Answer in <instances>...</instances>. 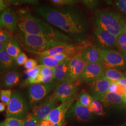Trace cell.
Returning a JSON list of instances; mask_svg holds the SVG:
<instances>
[{
    "label": "cell",
    "instance_id": "obj_27",
    "mask_svg": "<svg viewBox=\"0 0 126 126\" xmlns=\"http://www.w3.org/2000/svg\"><path fill=\"white\" fill-rule=\"evenodd\" d=\"M23 126H39L40 122L32 113H29L23 120Z\"/></svg>",
    "mask_w": 126,
    "mask_h": 126
},
{
    "label": "cell",
    "instance_id": "obj_6",
    "mask_svg": "<svg viewBox=\"0 0 126 126\" xmlns=\"http://www.w3.org/2000/svg\"><path fill=\"white\" fill-rule=\"evenodd\" d=\"M59 83L53 81L48 83H40L29 86L27 89V101L29 109H32L54 90Z\"/></svg>",
    "mask_w": 126,
    "mask_h": 126
},
{
    "label": "cell",
    "instance_id": "obj_34",
    "mask_svg": "<svg viewBox=\"0 0 126 126\" xmlns=\"http://www.w3.org/2000/svg\"><path fill=\"white\" fill-rule=\"evenodd\" d=\"M37 63L38 62L36 60L34 59H28L23 65V66L26 70H30L37 67L38 65Z\"/></svg>",
    "mask_w": 126,
    "mask_h": 126
},
{
    "label": "cell",
    "instance_id": "obj_52",
    "mask_svg": "<svg viewBox=\"0 0 126 126\" xmlns=\"http://www.w3.org/2000/svg\"><path fill=\"white\" fill-rule=\"evenodd\" d=\"M124 77L126 78V72H124Z\"/></svg>",
    "mask_w": 126,
    "mask_h": 126
},
{
    "label": "cell",
    "instance_id": "obj_43",
    "mask_svg": "<svg viewBox=\"0 0 126 126\" xmlns=\"http://www.w3.org/2000/svg\"><path fill=\"white\" fill-rule=\"evenodd\" d=\"M116 83L118 84H120L124 86L126 88V78L125 77H123L119 79Z\"/></svg>",
    "mask_w": 126,
    "mask_h": 126
},
{
    "label": "cell",
    "instance_id": "obj_55",
    "mask_svg": "<svg viewBox=\"0 0 126 126\" xmlns=\"http://www.w3.org/2000/svg\"><path fill=\"white\" fill-rule=\"evenodd\" d=\"M39 126H41L40 125H39Z\"/></svg>",
    "mask_w": 126,
    "mask_h": 126
},
{
    "label": "cell",
    "instance_id": "obj_54",
    "mask_svg": "<svg viewBox=\"0 0 126 126\" xmlns=\"http://www.w3.org/2000/svg\"></svg>",
    "mask_w": 126,
    "mask_h": 126
},
{
    "label": "cell",
    "instance_id": "obj_12",
    "mask_svg": "<svg viewBox=\"0 0 126 126\" xmlns=\"http://www.w3.org/2000/svg\"><path fill=\"white\" fill-rule=\"evenodd\" d=\"M105 67L102 63H87L79 80L85 83L104 77Z\"/></svg>",
    "mask_w": 126,
    "mask_h": 126
},
{
    "label": "cell",
    "instance_id": "obj_39",
    "mask_svg": "<svg viewBox=\"0 0 126 126\" xmlns=\"http://www.w3.org/2000/svg\"><path fill=\"white\" fill-rule=\"evenodd\" d=\"M126 87L122 85L117 84V89L115 93L124 97L126 92Z\"/></svg>",
    "mask_w": 126,
    "mask_h": 126
},
{
    "label": "cell",
    "instance_id": "obj_44",
    "mask_svg": "<svg viewBox=\"0 0 126 126\" xmlns=\"http://www.w3.org/2000/svg\"><path fill=\"white\" fill-rule=\"evenodd\" d=\"M121 24L122 27L124 30V32L126 33V20L124 19V18H122L121 21Z\"/></svg>",
    "mask_w": 126,
    "mask_h": 126
},
{
    "label": "cell",
    "instance_id": "obj_1",
    "mask_svg": "<svg viewBox=\"0 0 126 126\" xmlns=\"http://www.w3.org/2000/svg\"><path fill=\"white\" fill-rule=\"evenodd\" d=\"M36 12L48 22L65 32L72 40L82 43L86 40L89 23L86 15L75 5L55 8L48 5H39Z\"/></svg>",
    "mask_w": 126,
    "mask_h": 126
},
{
    "label": "cell",
    "instance_id": "obj_50",
    "mask_svg": "<svg viewBox=\"0 0 126 126\" xmlns=\"http://www.w3.org/2000/svg\"><path fill=\"white\" fill-rule=\"evenodd\" d=\"M124 98V99H125L126 100V92H125V95H124V97H123Z\"/></svg>",
    "mask_w": 126,
    "mask_h": 126
},
{
    "label": "cell",
    "instance_id": "obj_42",
    "mask_svg": "<svg viewBox=\"0 0 126 126\" xmlns=\"http://www.w3.org/2000/svg\"><path fill=\"white\" fill-rule=\"evenodd\" d=\"M6 1L3 0H0V9H1L2 10H4L6 9L7 8V2H5Z\"/></svg>",
    "mask_w": 126,
    "mask_h": 126
},
{
    "label": "cell",
    "instance_id": "obj_9",
    "mask_svg": "<svg viewBox=\"0 0 126 126\" xmlns=\"http://www.w3.org/2000/svg\"><path fill=\"white\" fill-rule=\"evenodd\" d=\"M111 82L105 77L85 83L88 93L91 97L99 101L108 92Z\"/></svg>",
    "mask_w": 126,
    "mask_h": 126
},
{
    "label": "cell",
    "instance_id": "obj_26",
    "mask_svg": "<svg viewBox=\"0 0 126 126\" xmlns=\"http://www.w3.org/2000/svg\"><path fill=\"white\" fill-rule=\"evenodd\" d=\"M93 99V98L87 92L83 91L79 95L77 101L82 106L88 108Z\"/></svg>",
    "mask_w": 126,
    "mask_h": 126
},
{
    "label": "cell",
    "instance_id": "obj_10",
    "mask_svg": "<svg viewBox=\"0 0 126 126\" xmlns=\"http://www.w3.org/2000/svg\"><path fill=\"white\" fill-rule=\"evenodd\" d=\"M95 45L100 49L114 50L116 49L117 37L100 28L96 27L94 32Z\"/></svg>",
    "mask_w": 126,
    "mask_h": 126
},
{
    "label": "cell",
    "instance_id": "obj_47",
    "mask_svg": "<svg viewBox=\"0 0 126 126\" xmlns=\"http://www.w3.org/2000/svg\"><path fill=\"white\" fill-rule=\"evenodd\" d=\"M120 53L122 55L123 58L124 59V60L126 64V52L125 51H119Z\"/></svg>",
    "mask_w": 126,
    "mask_h": 126
},
{
    "label": "cell",
    "instance_id": "obj_30",
    "mask_svg": "<svg viewBox=\"0 0 126 126\" xmlns=\"http://www.w3.org/2000/svg\"><path fill=\"white\" fill-rule=\"evenodd\" d=\"M50 1L56 5L59 6H71L74 5L77 3L79 2V0H52Z\"/></svg>",
    "mask_w": 126,
    "mask_h": 126
},
{
    "label": "cell",
    "instance_id": "obj_29",
    "mask_svg": "<svg viewBox=\"0 0 126 126\" xmlns=\"http://www.w3.org/2000/svg\"><path fill=\"white\" fill-rule=\"evenodd\" d=\"M2 123L5 126H23V120L13 117L7 118Z\"/></svg>",
    "mask_w": 126,
    "mask_h": 126
},
{
    "label": "cell",
    "instance_id": "obj_21",
    "mask_svg": "<svg viewBox=\"0 0 126 126\" xmlns=\"http://www.w3.org/2000/svg\"><path fill=\"white\" fill-rule=\"evenodd\" d=\"M4 50L11 58L16 60L17 57L22 51L19 41L14 36L6 44Z\"/></svg>",
    "mask_w": 126,
    "mask_h": 126
},
{
    "label": "cell",
    "instance_id": "obj_37",
    "mask_svg": "<svg viewBox=\"0 0 126 126\" xmlns=\"http://www.w3.org/2000/svg\"><path fill=\"white\" fill-rule=\"evenodd\" d=\"M125 45H126V33L125 32H123L117 36L116 48L118 46Z\"/></svg>",
    "mask_w": 126,
    "mask_h": 126
},
{
    "label": "cell",
    "instance_id": "obj_4",
    "mask_svg": "<svg viewBox=\"0 0 126 126\" xmlns=\"http://www.w3.org/2000/svg\"><path fill=\"white\" fill-rule=\"evenodd\" d=\"M123 17L120 14L109 9L96 11L92 21L96 27L107 31L114 36H118L124 32L121 21Z\"/></svg>",
    "mask_w": 126,
    "mask_h": 126
},
{
    "label": "cell",
    "instance_id": "obj_25",
    "mask_svg": "<svg viewBox=\"0 0 126 126\" xmlns=\"http://www.w3.org/2000/svg\"><path fill=\"white\" fill-rule=\"evenodd\" d=\"M88 109L91 113H94L98 115H104L105 114L102 104L94 99L92 100Z\"/></svg>",
    "mask_w": 126,
    "mask_h": 126
},
{
    "label": "cell",
    "instance_id": "obj_53",
    "mask_svg": "<svg viewBox=\"0 0 126 126\" xmlns=\"http://www.w3.org/2000/svg\"><path fill=\"white\" fill-rule=\"evenodd\" d=\"M1 82L0 79V87H1Z\"/></svg>",
    "mask_w": 126,
    "mask_h": 126
},
{
    "label": "cell",
    "instance_id": "obj_18",
    "mask_svg": "<svg viewBox=\"0 0 126 126\" xmlns=\"http://www.w3.org/2000/svg\"><path fill=\"white\" fill-rule=\"evenodd\" d=\"M71 59H68L54 68V81L60 83L69 79L70 75L69 64Z\"/></svg>",
    "mask_w": 126,
    "mask_h": 126
},
{
    "label": "cell",
    "instance_id": "obj_32",
    "mask_svg": "<svg viewBox=\"0 0 126 126\" xmlns=\"http://www.w3.org/2000/svg\"><path fill=\"white\" fill-rule=\"evenodd\" d=\"M82 59V58L81 56V53L77 55L71 59L69 64L70 72L72 70L73 68L75 67L77 64Z\"/></svg>",
    "mask_w": 126,
    "mask_h": 126
},
{
    "label": "cell",
    "instance_id": "obj_5",
    "mask_svg": "<svg viewBox=\"0 0 126 126\" xmlns=\"http://www.w3.org/2000/svg\"><path fill=\"white\" fill-rule=\"evenodd\" d=\"M27 100L20 91L12 92L10 101L6 109V116L23 120L29 113Z\"/></svg>",
    "mask_w": 126,
    "mask_h": 126
},
{
    "label": "cell",
    "instance_id": "obj_36",
    "mask_svg": "<svg viewBox=\"0 0 126 126\" xmlns=\"http://www.w3.org/2000/svg\"><path fill=\"white\" fill-rule=\"evenodd\" d=\"M27 59L28 58L26 54H25L24 52H22L16 59V61L18 65L21 66L24 64V63L27 61Z\"/></svg>",
    "mask_w": 126,
    "mask_h": 126
},
{
    "label": "cell",
    "instance_id": "obj_14",
    "mask_svg": "<svg viewBox=\"0 0 126 126\" xmlns=\"http://www.w3.org/2000/svg\"><path fill=\"white\" fill-rule=\"evenodd\" d=\"M17 16L10 9L4 10L0 16V29L14 32L17 26Z\"/></svg>",
    "mask_w": 126,
    "mask_h": 126
},
{
    "label": "cell",
    "instance_id": "obj_51",
    "mask_svg": "<svg viewBox=\"0 0 126 126\" xmlns=\"http://www.w3.org/2000/svg\"><path fill=\"white\" fill-rule=\"evenodd\" d=\"M2 11H3V10H2L1 9H0V15H1V14L2 13Z\"/></svg>",
    "mask_w": 126,
    "mask_h": 126
},
{
    "label": "cell",
    "instance_id": "obj_17",
    "mask_svg": "<svg viewBox=\"0 0 126 126\" xmlns=\"http://www.w3.org/2000/svg\"><path fill=\"white\" fill-rule=\"evenodd\" d=\"M82 58L87 63H102L99 49L95 45H90L81 53Z\"/></svg>",
    "mask_w": 126,
    "mask_h": 126
},
{
    "label": "cell",
    "instance_id": "obj_46",
    "mask_svg": "<svg viewBox=\"0 0 126 126\" xmlns=\"http://www.w3.org/2000/svg\"><path fill=\"white\" fill-rule=\"evenodd\" d=\"M5 109H6V106L1 102H0V113L3 112L5 111Z\"/></svg>",
    "mask_w": 126,
    "mask_h": 126
},
{
    "label": "cell",
    "instance_id": "obj_2",
    "mask_svg": "<svg viewBox=\"0 0 126 126\" xmlns=\"http://www.w3.org/2000/svg\"><path fill=\"white\" fill-rule=\"evenodd\" d=\"M19 32L24 34L57 38L72 44V40L48 23L33 16L28 11L20 10L17 19Z\"/></svg>",
    "mask_w": 126,
    "mask_h": 126
},
{
    "label": "cell",
    "instance_id": "obj_35",
    "mask_svg": "<svg viewBox=\"0 0 126 126\" xmlns=\"http://www.w3.org/2000/svg\"><path fill=\"white\" fill-rule=\"evenodd\" d=\"M82 2L90 9H95L98 7L99 2V0H83Z\"/></svg>",
    "mask_w": 126,
    "mask_h": 126
},
{
    "label": "cell",
    "instance_id": "obj_13",
    "mask_svg": "<svg viewBox=\"0 0 126 126\" xmlns=\"http://www.w3.org/2000/svg\"><path fill=\"white\" fill-rule=\"evenodd\" d=\"M77 86L75 83L69 79L59 83L54 89L57 98L59 101L63 103L75 96Z\"/></svg>",
    "mask_w": 126,
    "mask_h": 126
},
{
    "label": "cell",
    "instance_id": "obj_16",
    "mask_svg": "<svg viewBox=\"0 0 126 126\" xmlns=\"http://www.w3.org/2000/svg\"><path fill=\"white\" fill-rule=\"evenodd\" d=\"M71 114L78 122H87L92 118V115L88 108L82 106L77 101L69 109Z\"/></svg>",
    "mask_w": 126,
    "mask_h": 126
},
{
    "label": "cell",
    "instance_id": "obj_11",
    "mask_svg": "<svg viewBox=\"0 0 126 126\" xmlns=\"http://www.w3.org/2000/svg\"><path fill=\"white\" fill-rule=\"evenodd\" d=\"M75 96L67 101L62 103L53 109L45 119L49 120L54 123V126H62L68 111L72 106Z\"/></svg>",
    "mask_w": 126,
    "mask_h": 126
},
{
    "label": "cell",
    "instance_id": "obj_40",
    "mask_svg": "<svg viewBox=\"0 0 126 126\" xmlns=\"http://www.w3.org/2000/svg\"><path fill=\"white\" fill-rule=\"evenodd\" d=\"M117 89V83L112 82V83H111V84H110V85L109 89H108V92L115 93L116 92Z\"/></svg>",
    "mask_w": 126,
    "mask_h": 126
},
{
    "label": "cell",
    "instance_id": "obj_15",
    "mask_svg": "<svg viewBox=\"0 0 126 126\" xmlns=\"http://www.w3.org/2000/svg\"><path fill=\"white\" fill-rule=\"evenodd\" d=\"M99 102L106 108H126V100L123 96L116 93L108 92Z\"/></svg>",
    "mask_w": 126,
    "mask_h": 126
},
{
    "label": "cell",
    "instance_id": "obj_23",
    "mask_svg": "<svg viewBox=\"0 0 126 126\" xmlns=\"http://www.w3.org/2000/svg\"><path fill=\"white\" fill-rule=\"evenodd\" d=\"M104 77L111 83H116L119 79L124 77V75L123 72L117 69L111 68H105Z\"/></svg>",
    "mask_w": 126,
    "mask_h": 126
},
{
    "label": "cell",
    "instance_id": "obj_38",
    "mask_svg": "<svg viewBox=\"0 0 126 126\" xmlns=\"http://www.w3.org/2000/svg\"><path fill=\"white\" fill-rule=\"evenodd\" d=\"M54 58L60 62H63L68 59H70L67 55L64 53H61L52 56Z\"/></svg>",
    "mask_w": 126,
    "mask_h": 126
},
{
    "label": "cell",
    "instance_id": "obj_45",
    "mask_svg": "<svg viewBox=\"0 0 126 126\" xmlns=\"http://www.w3.org/2000/svg\"><path fill=\"white\" fill-rule=\"evenodd\" d=\"M6 73V72L5 71L4 69L2 67L0 63V77H2Z\"/></svg>",
    "mask_w": 126,
    "mask_h": 126
},
{
    "label": "cell",
    "instance_id": "obj_49",
    "mask_svg": "<svg viewBox=\"0 0 126 126\" xmlns=\"http://www.w3.org/2000/svg\"><path fill=\"white\" fill-rule=\"evenodd\" d=\"M0 126H5L2 123V122H0Z\"/></svg>",
    "mask_w": 126,
    "mask_h": 126
},
{
    "label": "cell",
    "instance_id": "obj_24",
    "mask_svg": "<svg viewBox=\"0 0 126 126\" xmlns=\"http://www.w3.org/2000/svg\"><path fill=\"white\" fill-rule=\"evenodd\" d=\"M37 60L38 61H37L40 63V64L50 68H55L63 62H60L54 58L53 57L50 56H39L37 58Z\"/></svg>",
    "mask_w": 126,
    "mask_h": 126
},
{
    "label": "cell",
    "instance_id": "obj_7",
    "mask_svg": "<svg viewBox=\"0 0 126 126\" xmlns=\"http://www.w3.org/2000/svg\"><path fill=\"white\" fill-rule=\"evenodd\" d=\"M58 101L54 92L32 108V113L40 123L45 120L53 109L58 106Z\"/></svg>",
    "mask_w": 126,
    "mask_h": 126
},
{
    "label": "cell",
    "instance_id": "obj_8",
    "mask_svg": "<svg viewBox=\"0 0 126 126\" xmlns=\"http://www.w3.org/2000/svg\"><path fill=\"white\" fill-rule=\"evenodd\" d=\"M99 52L105 68H111L118 70L126 69V64L119 51L99 49Z\"/></svg>",
    "mask_w": 126,
    "mask_h": 126
},
{
    "label": "cell",
    "instance_id": "obj_28",
    "mask_svg": "<svg viewBox=\"0 0 126 126\" xmlns=\"http://www.w3.org/2000/svg\"><path fill=\"white\" fill-rule=\"evenodd\" d=\"M12 92L10 89H4L0 91V100L6 106H8L10 101Z\"/></svg>",
    "mask_w": 126,
    "mask_h": 126
},
{
    "label": "cell",
    "instance_id": "obj_48",
    "mask_svg": "<svg viewBox=\"0 0 126 126\" xmlns=\"http://www.w3.org/2000/svg\"><path fill=\"white\" fill-rule=\"evenodd\" d=\"M6 44H3V43H0V51L4 49L5 46Z\"/></svg>",
    "mask_w": 126,
    "mask_h": 126
},
{
    "label": "cell",
    "instance_id": "obj_3",
    "mask_svg": "<svg viewBox=\"0 0 126 126\" xmlns=\"http://www.w3.org/2000/svg\"><path fill=\"white\" fill-rule=\"evenodd\" d=\"M20 44L28 51L35 54L45 51L59 46L72 44L53 37L27 35L19 32L17 34Z\"/></svg>",
    "mask_w": 126,
    "mask_h": 126
},
{
    "label": "cell",
    "instance_id": "obj_33",
    "mask_svg": "<svg viewBox=\"0 0 126 126\" xmlns=\"http://www.w3.org/2000/svg\"><path fill=\"white\" fill-rule=\"evenodd\" d=\"M114 6L121 12L126 16V0H116L114 2Z\"/></svg>",
    "mask_w": 126,
    "mask_h": 126
},
{
    "label": "cell",
    "instance_id": "obj_19",
    "mask_svg": "<svg viewBox=\"0 0 126 126\" xmlns=\"http://www.w3.org/2000/svg\"><path fill=\"white\" fill-rule=\"evenodd\" d=\"M22 78V74L16 71L7 72L1 78V85L5 88L17 86Z\"/></svg>",
    "mask_w": 126,
    "mask_h": 126
},
{
    "label": "cell",
    "instance_id": "obj_22",
    "mask_svg": "<svg viewBox=\"0 0 126 126\" xmlns=\"http://www.w3.org/2000/svg\"><path fill=\"white\" fill-rule=\"evenodd\" d=\"M86 64V61L83 59H82L70 72L69 80L72 83H75L76 81L79 80Z\"/></svg>",
    "mask_w": 126,
    "mask_h": 126
},
{
    "label": "cell",
    "instance_id": "obj_41",
    "mask_svg": "<svg viewBox=\"0 0 126 126\" xmlns=\"http://www.w3.org/2000/svg\"><path fill=\"white\" fill-rule=\"evenodd\" d=\"M40 125L41 126H54V123L49 120L45 119L40 122Z\"/></svg>",
    "mask_w": 126,
    "mask_h": 126
},
{
    "label": "cell",
    "instance_id": "obj_20",
    "mask_svg": "<svg viewBox=\"0 0 126 126\" xmlns=\"http://www.w3.org/2000/svg\"><path fill=\"white\" fill-rule=\"evenodd\" d=\"M0 63L6 73L16 71L18 69V65L16 60L9 55L4 49L0 51Z\"/></svg>",
    "mask_w": 126,
    "mask_h": 126
},
{
    "label": "cell",
    "instance_id": "obj_31",
    "mask_svg": "<svg viewBox=\"0 0 126 126\" xmlns=\"http://www.w3.org/2000/svg\"><path fill=\"white\" fill-rule=\"evenodd\" d=\"M12 37L10 32L0 29V43L7 44Z\"/></svg>",
    "mask_w": 126,
    "mask_h": 126
}]
</instances>
